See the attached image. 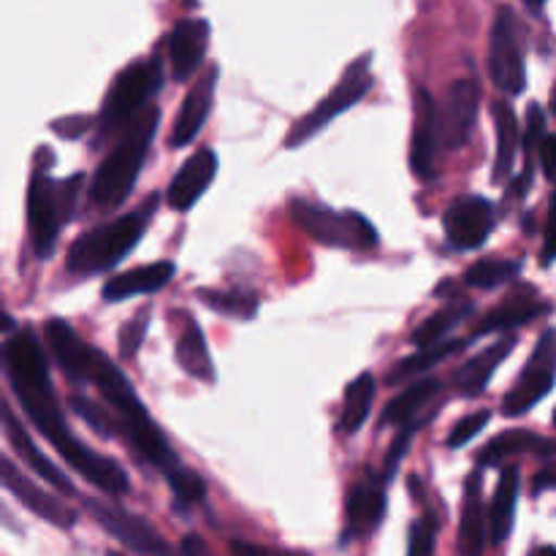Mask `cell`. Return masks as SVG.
I'll return each mask as SVG.
<instances>
[{"label": "cell", "mask_w": 556, "mask_h": 556, "mask_svg": "<svg viewBox=\"0 0 556 556\" xmlns=\"http://www.w3.org/2000/svg\"><path fill=\"white\" fill-rule=\"evenodd\" d=\"M0 372L5 375L16 402L27 413L33 427L47 438V443L58 451V456H63L71 470L79 472L90 486L101 489L103 494L114 500L130 492V481L123 465H117L109 456L96 454L90 445H85L71 432L63 407H60L58 391H54L52 375H49L47 353L38 345L30 329L14 331L9 340L0 342Z\"/></svg>", "instance_id": "1"}, {"label": "cell", "mask_w": 556, "mask_h": 556, "mask_svg": "<svg viewBox=\"0 0 556 556\" xmlns=\"http://www.w3.org/2000/svg\"><path fill=\"white\" fill-rule=\"evenodd\" d=\"M74 386H96L101 391L103 402L112 407V421L117 427L119 438L128 443V448L139 456L141 462H147L150 467H155L157 472H163V478H172L174 472L182 470V462L177 459L174 448L168 445L163 429L152 421V416L147 413V407L141 405V400L136 396L134 383L128 380V375L106 356V353L96 351V348L87 342L85 356H81L79 369H76Z\"/></svg>", "instance_id": "2"}, {"label": "cell", "mask_w": 556, "mask_h": 556, "mask_svg": "<svg viewBox=\"0 0 556 556\" xmlns=\"http://www.w3.org/2000/svg\"><path fill=\"white\" fill-rule=\"evenodd\" d=\"M54 155L49 147H38L33 155V174L27 182V233L36 258H52L58 248V237L68 226L76 212L79 190L85 185V174L74 172L65 179L49 177V166Z\"/></svg>", "instance_id": "3"}, {"label": "cell", "mask_w": 556, "mask_h": 556, "mask_svg": "<svg viewBox=\"0 0 556 556\" xmlns=\"http://www.w3.org/2000/svg\"><path fill=\"white\" fill-rule=\"evenodd\" d=\"M157 204H161V193H152L150 199L141 206H136V210L125 212V215L114 217V220L109 223H101V226L81 233V237L68 248V255H65V266H68L71 275L92 277L101 275V271L114 269L125 255L134 253L139 239L144 237Z\"/></svg>", "instance_id": "4"}, {"label": "cell", "mask_w": 556, "mask_h": 556, "mask_svg": "<svg viewBox=\"0 0 556 556\" xmlns=\"http://www.w3.org/2000/svg\"><path fill=\"white\" fill-rule=\"evenodd\" d=\"M161 125V112L155 106H147L134 123L125 128L123 139L117 141L112 152L98 163L90 182V204L98 210H117L134 190L139 179L141 166L147 161L155 130Z\"/></svg>", "instance_id": "5"}, {"label": "cell", "mask_w": 556, "mask_h": 556, "mask_svg": "<svg viewBox=\"0 0 556 556\" xmlns=\"http://www.w3.org/2000/svg\"><path fill=\"white\" fill-rule=\"evenodd\" d=\"M163 76H166V68H163V60L157 54L139 58L125 65L114 76L112 87H109L106 98L101 103L96 139L103 141L112 134H117L119 128H128L139 117L141 109L150 103V98L161 90Z\"/></svg>", "instance_id": "6"}, {"label": "cell", "mask_w": 556, "mask_h": 556, "mask_svg": "<svg viewBox=\"0 0 556 556\" xmlns=\"http://www.w3.org/2000/svg\"><path fill=\"white\" fill-rule=\"evenodd\" d=\"M291 220L324 248L337 250H375L380 244V233L367 215L353 210H331L320 201L291 199L288 201Z\"/></svg>", "instance_id": "7"}, {"label": "cell", "mask_w": 556, "mask_h": 556, "mask_svg": "<svg viewBox=\"0 0 556 556\" xmlns=\"http://www.w3.org/2000/svg\"><path fill=\"white\" fill-rule=\"evenodd\" d=\"M372 52H364L362 58L353 60L345 68V74H342V79L331 87L329 96H326L324 101L315 103L302 119H296V123L291 125V130H288L286 136V150H296V147L307 144V141L315 139L326 125L334 123L340 114H345L348 109L356 106V103L372 90Z\"/></svg>", "instance_id": "8"}, {"label": "cell", "mask_w": 556, "mask_h": 556, "mask_svg": "<svg viewBox=\"0 0 556 556\" xmlns=\"http://www.w3.org/2000/svg\"><path fill=\"white\" fill-rule=\"evenodd\" d=\"M489 76L508 96H521L527 87L525 30L514 5H500L489 36Z\"/></svg>", "instance_id": "9"}, {"label": "cell", "mask_w": 556, "mask_h": 556, "mask_svg": "<svg viewBox=\"0 0 556 556\" xmlns=\"http://www.w3.org/2000/svg\"><path fill=\"white\" fill-rule=\"evenodd\" d=\"M85 510L125 548L136 552L139 556H177L166 538L139 514L119 508V505L106 503V500L85 497Z\"/></svg>", "instance_id": "10"}, {"label": "cell", "mask_w": 556, "mask_h": 556, "mask_svg": "<svg viewBox=\"0 0 556 556\" xmlns=\"http://www.w3.org/2000/svg\"><path fill=\"white\" fill-rule=\"evenodd\" d=\"M478 106H481V87L476 79H456L445 90L443 101L434 103V128H438V144L456 152L470 141L478 123Z\"/></svg>", "instance_id": "11"}, {"label": "cell", "mask_w": 556, "mask_h": 556, "mask_svg": "<svg viewBox=\"0 0 556 556\" xmlns=\"http://www.w3.org/2000/svg\"><path fill=\"white\" fill-rule=\"evenodd\" d=\"M389 481L375 467H364L353 486L348 489L345 500V532L340 543L348 546L356 538H369L383 525L386 508H389Z\"/></svg>", "instance_id": "12"}, {"label": "cell", "mask_w": 556, "mask_h": 556, "mask_svg": "<svg viewBox=\"0 0 556 556\" xmlns=\"http://www.w3.org/2000/svg\"><path fill=\"white\" fill-rule=\"evenodd\" d=\"M556 367H554V329H546L538 340L535 353L521 369L519 380L510 386V391L503 400V416L519 418L530 413L538 402L546 400L554 389Z\"/></svg>", "instance_id": "13"}, {"label": "cell", "mask_w": 556, "mask_h": 556, "mask_svg": "<svg viewBox=\"0 0 556 556\" xmlns=\"http://www.w3.org/2000/svg\"><path fill=\"white\" fill-rule=\"evenodd\" d=\"M494 226H497V215H494L492 201L478 193L459 195L443 212L445 242L459 253L483 248L486 239L492 237Z\"/></svg>", "instance_id": "14"}, {"label": "cell", "mask_w": 556, "mask_h": 556, "mask_svg": "<svg viewBox=\"0 0 556 556\" xmlns=\"http://www.w3.org/2000/svg\"><path fill=\"white\" fill-rule=\"evenodd\" d=\"M0 486H3L22 508L36 514L38 519H43L47 525L60 527V530H71V527L79 521V514H76L71 505H65L63 500L49 494L47 489L38 486L36 481H30L3 451H0Z\"/></svg>", "instance_id": "15"}, {"label": "cell", "mask_w": 556, "mask_h": 556, "mask_svg": "<svg viewBox=\"0 0 556 556\" xmlns=\"http://www.w3.org/2000/svg\"><path fill=\"white\" fill-rule=\"evenodd\" d=\"M0 427H3V432H5V438H9L14 454L20 456V459L25 462L33 472H36V478L47 481L49 486H52L58 494H63V497H76L74 483H71L68 478H65V472L60 470L58 465H52V462L41 454V448L33 443V438L27 434V429L22 427V421L16 418V413L11 410L9 400H5L3 394H0Z\"/></svg>", "instance_id": "16"}, {"label": "cell", "mask_w": 556, "mask_h": 556, "mask_svg": "<svg viewBox=\"0 0 556 556\" xmlns=\"http://www.w3.org/2000/svg\"><path fill=\"white\" fill-rule=\"evenodd\" d=\"M212 25L201 16H188L179 20L166 36L168 65H172L174 81H188L204 63L206 47H210Z\"/></svg>", "instance_id": "17"}, {"label": "cell", "mask_w": 556, "mask_h": 556, "mask_svg": "<svg viewBox=\"0 0 556 556\" xmlns=\"http://www.w3.org/2000/svg\"><path fill=\"white\" fill-rule=\"evenodd\" d=\"M217 168H220V161H217V152L204 147V150L193 152L188 161L179 166V172L174 174V179L166 188V204L172 206L174 212H188L193 210L195 201L206 193L212 182L217 177Z\"/></svg>", "instance_id": "18"}, {"label": "cell", "mask_w": 556, "mask_h": 556, "mask_svg": "<svg viewBox=\"0 0 556 556\" xmlns=\"http://www.w3.org/2000/svg\"><path fill=\"white\" fill-rule=\"evenodd\" d=\"M217 79H220V68L217 65H210V68L201 74V79L190 87V92L185 96L182 106H179L177 119H174L172 136H168V144L174 150L179 147H188L190 141L199 136V130L204 128L206 117L212 112V103H215V87Z\"/></svg>", "instance_id": "19"}, {"label": "cell", "mask_w": 556, "mask_h": 556, "mask_svg": "<svg viewBox=\"0 0 556 556\" xmlns=\"http://www.w3.org/2000/svg\"><path fill=\"white\" fill-rule=\"evenodd\" d=\"M410 168L421 182L438 177V128H434V98L427 87H416V119H413Z\"/></svg>", "instance_id": "20"}, {"label": "cell", "mask_w": 556, "mask_h": 556, "mask_svg": "<svg viewBox=\"0 0 556 556\" xmlns=\"http://www.w3.org/2000/svg\"><path fill=\"white\" fill-rule=\"evenodd\" d=\"M548 313H552V302L538 296V291L525 288L521 293H514V296L505 299L497 309H492L489 315H483L481 324H478L476 331L470 334V340H476V337L497 334V331L521 329L525 324L543 318V315H548Z\"/></svg>", "instance_id": "21"}, {"label": "cell", "mask_w": 556, "mask_h": 556, "mask_svg": "<svg viewBox=\"0 0 556 556\" xmlns=\"http://www.w3.org/2000/svg\"><path fill=\"white\" fill-rule=\"evenodd\" d=\"M440 394H443V380L438 378H421L418 383L407 386L402 394H396L394 400L386 405L383 416H380V429L407 427V424H421V427H427V424L438 416V410L427 413V416H424V410H427Z\"/></svg>", "instance_id": "22"}, {"label": "cell", "mask_w": 556, "mask_h": 556, "mask_svg": "<svg viewBox=\"0 0 556 556\" xmlns=\"http://www.w3.org/2000/svg\"><path fill=\"white\" fill-rule=\"evenodd\" d=\"M514 348H516V337L508 334V337H503V340L494 342V345L483 348V351L478 353V356H472L467 364H462L454 375L456 391H459L462 396H467V400H476V396H481L483 391H486V386L492 383V378H494V372H497L500 364H503L505 358L514 353Z\"/></svg>", "instance_id": "23"}, {"label": "cell", "mask_w": 556, "mask_h": 556, "mask_svg": "<svg viewBox=\"0 0 556 556\" xmlns=\"http://www.w3.org/2000/svg\"><path fill=\"white\" fill-rule=\"evenodd\" d=\"M519 494H521L519 465L503 467L497 492H494V500L492 505H489V514H486V541H492L494 546H503V543L510 538V532H514Z\"/></svg>", "instance_id": "24"}, {"label": "cell", "mask_w": 556, "mask_h": 556, "mask_svg": "<svg viewBox=\"0 0 556 556\" xmlns=\"http://www.w3.org/2000/svg\"><path fill=\"white\" fill-rule=\"evenodd\" d=\"M174 275H177L174 261H155L150 266L123 271V275H114L103 286V299L106 302H123V299L141 296V293H155L161 288H166L174 280Z\"/></svg>", "instance_id": "25"}, {"label": "cell", "mask_w": 556, "mask_h": 556, "mask_svg": "<svg viewBox=\"0 0 556 556\" xmlns=\"http://www.w3.org/2000/svg\"><path fill=\"white\" fill-rule=\"evenodd\" d=\"M543 136H546V112H543L541 103H530L527 106V125L521 130V150L525 152V168L521 174H514L508 190H505V204H514L521 201L532 188V179H535V155L538 147H541Z\"/></svg>", "instance_id": "26"}, {"label": "cell", "mask_w": 556, "mask_h": 556, "mask_svg": "<svg viewBox=\"0 0 556 556\" xmlns=\"http://www.w3.org/2000/svg\"><path fill=\"white\" fill-rule=\"evenodd\" d=\"M486 548V514L481 497V472H470L465 483V503L459 521V554L483 556Z\"/></svg>", "instance_id": "27"}, {"label": "cell", "mask_w": 556, "mask_h": 556, "mask_svg": "<svg viewBox=\"0 0 556 556\" xmlns=\"http://www.w3.org/2000/svg\"><path fill=\"white\" fill-rule=\"evenodd\" d=\"M494 128H497V155L492 166V182L503 185L505 179L514 177L516 157L521 150V128L514 106L508 101L494 103Z\"/></svg>", "instance_id": "28"}, {"label": "cell", "mask_w": 556, "mask_h": 556, "mask_svg": "<svg viewBox=\"0 0 556 556\" xmlns=\"http://www.w3.org/2000/svg\"><path fill=\"white\" fill-rule=\"evenodd\" d=\"M174 358H177L179 369L190 378L201 380V383H215V362L206 348L204 331L193 318H185L182 329H179L177 348H174Z\"/></svg>", "instance_id": "29"}, {"label": "cell", "mask_w": 556, "mask_h": 556, "mask_svg": "<svg viewBox=\"0 0 556 556\" xmlns=\"http://www.w3.org/2000/svg\"><path fill=\"white\" fill-rule=\"evenodd\" d=\"M519 454H535V456H543V459H552L554 443L548 438H541V434L527 432V429L503 432L497 434L492 443H486L481 451H478V465L494 467L503 459H508V456H519Z\"/></svg>", "instance_id": "30"}, {"label": "cell", "mask_w": 556, "mask_h": 556, "mask_svg": "<svg viewBox=\"0 0 556 556\" xmlns=\"http://www.w3.org/2000/svg\"><path fill=\"white\" fill-rule=\"evenodd\" d=\"M375 394H378V380L372 372H362L356 380H351L342 396L340 421H337V434L351 438L358 429L367 424L369 413H372Z\"/></svg>", "instance_id": "31"}, {"label": "cell", "mask_w": 556, "mask_h": 556, "mask_svg": "<svg viewBox=\"0 0 556 556\" xmlns=\"http://www.w3.org/2000/svg\"><path fill=\"white\" fill-rule=\"evenodd\" d=\"M472 302H467V299H456V302H448L443 304V307L438 309V313L429 315L427 320H424L421 326H418L416 331H413V345L418 348V351H424V348H432V345H440V342L445 340V337L451 334V331L456 329L459 324H465L467 318L472 315Z\"/></svg>", "instance_id": "32"}, {"label": "cell", "mask_w": 556, "mask_h": 556, "mask_svg": "<svg viewBox=\"0 0 556 556\" xmlns=\"http://www.w3.org/2000/svg\"><path fill=\"white\" fill-rule=\"evenodd\" d=\"M465 345H470V337H465V340L440 342V345H432V348H424V351H418V353H413V356L396 362L394 369L389 372V378H386V383L396 386V383H402V380L413 378V375L427 372V369L438 367V364L445 362V358H451V356H456L459 351H465Z\"/></svg>", "instance_id": "33"}, {"label": "cell", "mask_w": 556, "mask_h": 556, "mask_svg": "<svg viewBox=\"0 0 556 556\" xmlns=\"http://www.w3.org/2000/svg\"><path fill=\"white\" fill-rule=\"evenodd\" d=\"M199 302L212 313L226 315L233 320H253L258 315V296L250 291H215V288H199Z\"/></svg>", "instance_id": "34"}, {"label": "cell", "mask_w": 556, "mask_h": 556, "mask_svg": "<svg viewBox=\"0 0 556 556\" xmlns=\"http://www.w3.org/2000/svg\"><path fill=\"white\" fill-rule=\"evenodd\" d=\"M525 269V261L521 258H483L478 264H472L465 271V286L481 288V291H494L500 286H508Z\"/></svg>", "instance_id": "35"}, {"label": "cell", "mask_w": 556, "mask_h": 556, "mask_svg": "<svg viewBox=\"0 0 556 556\" xmlns=\"http://www.w3.org/2000/svg\"><path fill=\"white\" fill-rule=\"evenodd\" d=\"M150 320H152V307L147 304V307H141L139 313L134 315V318H128L123 324V329H119V353H123V358H134L136 353H139V348L144 345V337L147 331H150Z\"/></svg>", "instance_id": "36"}, {"label": "cell", "mask_w": 556, "mask_h": 556, "mask_svg": "<svg viewBox=\"0 0 556 556\" xmlns=\"http://www.w3.org/2000/svg\"><path fill=\"white\" fill-rule=\"evenodd\" d=\"M68 407L81 418V421L87 424V427L96 429V432L103 434V438H114V434H117V427H114L112 416H109V413L103 410L98 402L87 400V396H81V394H71Z\"/></svg>", "instance_id": "37"}, {"label": "cell", "mask_w": 556, "mask_h": 556, "mask_svg": "<svg viewBox=\"0 0 556 556\" xmlns=\"http://www.w3.org/2000/svg\"><path fill=\"white\" fill-rule=\"evenodd\" d=\"M434 543H438V521L432 516L413 521L407 532V556H434Z\"/></svg>", "instance_id": "38"}, {"label": "cell", "mask_w": 556, "mask_h": 556, "mask_svg": "<svg viewBox=\"0 0 556 556\" xmlns=\"http://www.w3.org/2000/svg\"><path fill=\"white\" fill-rule=\"evenodd\" d=\"M489 421H492V410H478L462 418V421L451 429L448 448H462V445L470 443L472 438H478V434L489 427Z\"/></svg>", "instance_id": "39"}, {"label": "cell", "mask_w": 556, "mask_h": 556, "mask_svg": "<svg viewBox=\"0 0 556 556\" xmlns=\"http://www.w3.org/2000/svg\"><path fill=\"white\" fill-rule=\"evenodd\" d=\"M231 556H307L302 552H288V548H269L261 546V543H248V541H233L228 546Z\"/></svg>", "instance_id": "40"}, {"label": "cell", "mask_w": 556, "mask_h": 556, "mask_svg": "<svg viewBox=\"0 0 556 556\" xmlns=\"http://www.w3.org/2000/svg\"><path fill=\"white\" fill-rule=\"evenodd\" d=\"M90 117H79V114H74V117H63V119H54L52 123V130L58 136H63V139H79V136H85L87 130H90Z\"/></svg>", "instance_id": "41"}, {"label": "cell", "mask_w": 556, "mask_h": 556, "mask_svg": "<svg viewBox=\"0 0 556 556\" xmlns=\"http://www.w3.org/2000/svg\"><path fill=\"white\" fill-rule=\"evenodd\" d=\"M554 147H556L554 136L546 134V136H543L541 147H538V155H535L538 163H541V174L546 179L554 177Z\"/></svg>", "instance_id": "42"}, {"label": "cell", "mask_w": 556, "mask_h": 556, "mask_svg": "<svg viewBox=\"0 0 556 556\" xmlns=\"http://www.w3.org/2000/svg\"><path fill=\"white\" fill-rule=\"evenodd\" d=\"M543 269H552L554 264V210L548 206L546 215V228H543V253H541Z\"/></svg>", "instance_id": "43"}, {"label": "cell", "mask_w": 556, "mask_h": 556, "mask_svg": "<svg viewBox=\"0 0 556 556\" xmlns=\"http://www.w3.org/2000/svg\"><path fill=\"white\" fill-rule=\"evenodd\" d=\"M179 556H215L210 552V546L204 543V538L195 535V532H190V535H185L182 541H179Z\"/></svg>", "instance_id": "44"}, {"label": "cell", "mask_w": 556, "mask_h": 556, "mask_svg": "<svg viewBox=\"0 0 556 556\" xmlns=\"http://www.w3.org/2000/svg\"><path fill=\"white\" fill-rule=\"evenodd\" d=\"M548 489H554V472L552 467H546V470H541L535 476V481H532V497H538V494L548 492Z\"/></svg>", "instance_id": "45"}, {"label": "cell", "mask_w": 556, "mask_h": 556, "mask_svg": "<svg viewBox=\"0 0 556 556\" xmlns=\"http://www.w3.org/2000/svg\"><path fill=\"white\" fill-rule=\"evenodd\" d=\"M0 329L11 331V334H14V331H16V320L9 318V315H0Z\"/></svg>", "instance_id": "46"}, {"label": "cell", "mask_w": 556, "mask_h": 556, "mask_svg": "<svg viewBox=\"0 0 556 556\" xmlns=\"http://www.w3.org/2000/svg\"><path fill=\"white\" fill-rule=\"evenodd\" d=\"M530 556H556V552H554V546H538L535 552H530Z\"/></svg>", "instance_id": "47"}, {"label": "cell", "mask_w": 556, "mask_h": 556, "mask_svg": "<svg viewBox=\"0 0 556 556\" xmlns=\"http://www.w3.org/2000/svg\"><path fill=\"white\" fill-rule=\"evenodd\" d=\"M527 9L538 11V14H543V5H541V3H527Z\"/></svg>", "instance_id": "48"}, {"label": "cell", "mask_w": 556, "mask_h": 556, "mask_svg": "<svg viewBox=\"0 0 556 556\" xmlns=\"http://www.w3.org/2000/svg\"><path fill=\"white\" fill-rule=\"evenodd\" d=\"M109 556H123V554H114V552H112V554H109Z\"/></svg>", "instance_id": "49"}]
</instances>
